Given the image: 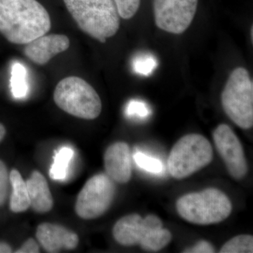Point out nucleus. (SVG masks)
<instances>
[{
	"label": "nucleus",
	"mask_w": 253,
	"mask_h": 253,
	"mask_svg": "<svg viewBox=\"0 0 253 253\" xmlns=\"http://www.w3.org/2000/svg\"><path fill=\"white\" fill-rule=\"evenodd\" d=\"M51 26L49 13L37 0H0V33L10 42L28 44Z\"/></svg>",
	"instance_id": "obj_1"
},
{
	"label": "nucleus",
	"mask_w": 253,
	"mask_h": 253,
	"mask_svg": "<svg viewBox=\"0 0 253 253\" xmlns=\"http://www.w3.org/2000/svg\"><path fill=\"white\" fill-rule=\"evenodd\" d=\"M82 31L101 42L117 33L120 16L114 0H63Z\"/></svg>",
	"instance_id": "obj_2"
},
{
	"label": "nucleus",
	"mask_w": 253,
	"mask_h": 253,
	"mask_svg": "<svg viewBox=\"0 0 253 253\" xmlns=\"http://www.w3.org/2000/svg\"><path fill=\"white\" fill-rule=\"evenodd\" d=\"M116 242L123 246L139 245L146 251L157 252L166 248L172 239V234L163 228L162 220L155 214L145 218L133 213L121 218L113 228Z\"/></svg>",
	"instance_id": "obj_3"
},
{
	"label": "nucleus",
	"mask_w": 253,
	"mask_h": 253,
	"mask_svg": "<svg viewBox=\"0 0 253 253\" xmlns=\"http://www.w3.org/2000/svg\"><path fill=\"white\" fill-rule=\"evenodd\" d=\"M178 214L184 220L198 225L218 224L232 212V204L224 192L208 188L184 195L176 201Z\"/></svg>",
	"instance_id": "obj_4"
},
{
	"label": "nucleus",
	"mask_w": 253,
	"mask_h": 253,
	"mask_svg": "<svg viewBox=\"0 0 253 253\" xmlns=\"http://www.w3.org/2000/svg\"><path fill=\"white\" fill-rule=\"evenodd\" d=\"M54 100L63 111L82 119L94 120L102 110L101 100L92 86L76 76L64 78L58 83Z\"/></svg>",
	"instance_id": "obj_5"
},
{
	"label": "nucleus",
	"mask_w": 253,
	"mask_h": 253,
	"mask_svg": "<svg viewBox=\"0 0 253 253\" xmlns=\"http://www.w3.org/2000/svg\"><path fill=\"white\" fill-rule=\"evenodd\" d=\"M212 158V146L207 138L199 134H187L171 150L168 169L174 179H185L208 166Z\"/></svg>",
	"instance_id": "obj_6"
},
{
	"label": "nucleus",
	"mask_w": 253,
	"mask_h": 253,
	"mask_svg": "<svg viewBox=\"0 0 253 253\" xmlns=\"http://www.w3.org/2000/svg\"><path fill=\"white\" fill-rule=\"evenodd\" d=\"M224 112L244 129L253 126V83L249 71L239 67L232 71L221 93Z\"/></svg>",
	"instance_id": "obj_7"
},
{
	"label": "nucleus",
	"mask_w": 253,
	"mask_h": 253,
	"mask_svg": "<svg viewBox=\"0 0 253 253\" xmlns=\"http://www.w3.org/2000/svg\"><path fill=\"white\" fill-rule=\"evenodd\" d=\"M115 196L114 181L106 174H96L86 181L80 191L75 211L82 219H96L109 209Z\"/></svg>",
	"instance_id": "obj_8"
},
{
	"label": "nucleus",
	"mask_w": 253,
	"mask_h": 253,
	"mask_svg": "<svg viewBox=\"0 0 253 253\" xmlns=\"http://www.w3.org/2000/svg\"><path fill=\"white\" fill-rule=\"evenodd\" d=\"M199 0H154V12L158 28L181 34L189 27L197 10Z\"/></svg>",
	"instance_id": "obj_9"
},
{
	"label": "nucleus",
	"mask_w": 253,
	"mask_h": 253,
	"mask_svg": "<svg viewBox=\"0 0 253 253\" xmlns=\"http://www.w3.org/2000/svg\"><path fill=\"white\" fill-rule=\"evenodd\" d=\"M217 152L222 158L228 172L234 179L240 180L249 171L244 147L232 129L226 124L218 126L212 133Z\"/></svg>",
	"instance_id": "obj_10"
},
{
	"label": "nucleus",
	"mask_w": 253,
	"mask_h": 253,
	"mask_svg": "<svg viewBox=\"0 0 253 253\" xmlns=\"http://www.w3.org/2000/svg\"><path fill=\"white\" fill-rule=\"evenodd\" d=\"M36 238L42 249L54 253L61 250L76 249L79 244L77 234L65 226L53 223H42L37 228Z\"/></svg>",
	"instance_id": "obj_11"
},
{
	"label": "nucleus",
	"mask_w": 253,
	"mask_h": 253,
	"mask_svg": "<svg viewBox=\"0 0 253 253\" xmlns=\"http://www.w3.org/2000/svg\"><path fill=\"white\" fill-rule=\"evenodd\" d=\"M105 170L113 181L129 182L131 177V155L129 145L123 141L113 143L105 151Z\"/></svg>",
	"instance_id": "obj_12"
},
{
	"label": "nucleus",
	"mask_w": 253,
	"mask_h": 253,
	"mask_svg": "<svg viewBox=\"0 0 253 253\" xmlns=\"http://www.w3.org/2000/svg\"><path fill=\"white\" fill-rule=\"evenodd\" d=\"M70 41L65 35H44L26 44L24 54L38 65L49 62L56 55L69 48Z\"/></svg>",
	"instance_id": "obj_13"
},
{
	"label": "nucleus",
	"mask_w": 253,
	"mask_h": 253,
	"mask_svg": "<svg viewBox=\"0 0 253 253\" xmlns=\"http://www.w3.org/2000/svg\"><path fill=\"white\" fill-rule=\"evenodd\" d=\"M26 182L33 211L38 213L51 211L54 206V200L44 176L38 171H33Z\"/></svg>",
	"instance_id": "obj_14"
},
{
	"label": "nucleus",
	"mask_w": 253,
	"mask_h": 253,
	"mask_svg": "<svg viewBox=\"0 0 253 253\" xmlns=\"http://www.w3.org/2000/svg\"><path fill=\"white\" fill-rule=\"evenodd\" d=\"M9 180L12 188L9 201L10 210L14 213L26 212L31 207L26 181L16 169L10 172Z\"/></svg>",
	"instance_id": "obj_15"
},
{
	"label": "nucleus",
	"mask_w": 253,
	"mask_h": 253,
	"mask_svg": "<svg viewBox=\"0 0 253 253\" xmlns=\"http://www.w3.org/2000/svg\"><path fill=\"white\" fill-rule=\"evenodd\" d=\"M74 156V151L68 146H63L54 157V163L49 169V176L54 180H63L68 174L70 163Z\"/></svg>",
	"instance_id": "obj_16"
},
{
	"label": "nucleus",
	"mask_w": 253,
	"mask_h": 253,
	"mask_svg": "<svg viewBox=\"0 0 253 253\" xmlns=\"http://www.w3.org/2000/svg\"><path fill=\"white\" fill-rule=\"evenodd\" d=\"M11 89L15 99L26 97L29 90L27 80V70L20 62H15L11 67Z\"/></svg>",
	"instance_id": "obj_17"
},
{
	"label": "nucleus",
	"mask_w": 253,
	"mask_h": 253,
	"mask_svg": "<svg viewBox=\"0 0 253 253\" xmlns=\"http://www.w3.org/2000/svg\"><path fill=\"white\" fill-rule=\"evenodd\" d=\"M220 253H252L253 237L248 234H241L228 241L221 247Z\"/></svg>",
	"instance_id": "obj_18"
},
{
	"label": "nucleus",
	"mask_w": 253,
	"mask_h": 253,
	"mask_svg": "<svg viewBox=\"0 0 253 253\" xmlns=\"http://www.w3.org/2000/svg\"><path fill=\"white\" fill-rule=\"evenodd\" d=\"M158 66V61L154 55L142 53L136 55L132 61V68L134 72L141 76H150Z\"/></svg>",
	"instance_id": "obj_19"
},
{
	"label": "nucleus",
	"mask_w": 253,
	"mask_h": 253,
	"mask_svg": "<svg viewBox=\"0 0 253 253\" xmlns=\"http://www.w3.org/2000/svg\"><path fill=\"white\" fill-rule=\"evenodd\" d=\"M133 159L138 167L152 174H159L163 172V165L160 160L151 157L144 153L137 151L133 155Z\"/></svg>",
	"instance_id": "obj_20"
},
{
	"label": "nucleus",
	"mask_w": 253,
	"mask_h": 253,
	"mask_svg": "<svg viewBox=\"0 0 253 253\" xmlns=\"http://www.w3.org/2000/svg\"><path fill=\"white\" fill-rule=\"evenodd\" d=\"M126 113L128 117L143 120L151 115V109L144 101L131 99L126 105Z\"/></svg>",
	"instance_id": "obj_21"
},
{
	"label": "nucleus",
	"mask_w": 253,
	"mask_h": 253,
	"mask_svg": "<svg viewBox=\"0 0 253 253\" xmlns=\"http://www.w3.org/2000/svg\"><path fill=\"white\" fill-rule=\"evenodd\" d=\"M118 14L124 19L132 18L137 12L141 0H114Z\"/></svg>",
	"instance_id": "obj_22"
},
{
	"label": "nucleus",
	"mask_w": 253,
	"mask_h": 253,
	"mask_svg": "<svg viewBox=\"0 0 253 253\" xmlns=\"http://www.w3.org/2000/svg\"><path fill=\"white\" fill-rule=\"evenodd\" d=\"M10 184L9 174L7 168L1 160H0V206H2L6 201Z\"/></svg>",
	"instance_id": "obj_23"
},
{
	"label": "nucleus",
	"mask_w": 253,
	"mask_h": 253,
	"mask_svg": "<svg viewBox=\"0 0 253 253\" xmlns=\"http://www.w3.org/2000/svg\"><path fill=\"white\" fill-rule=\"evenodd\" d=\"M184 253H215V249L211 243L207 241H200L193 247L186 249Z\"/></svg>",
	"instance_id": "obj_24"
},
{
	"label": "nucleus",
	"mask_w": 253,
	"mask_h": 253,
	"mask_svg": "<svg viewBox=\"0 0 253 253\" xmlns=\"http://www.w3.org/2000/svg\"><path fill=\"white\" fill-rule=\"evenodd\" d=\"M41 252L39 245L35 241V239H28L22 245L19 249L16 251V253H39Z\"/></svg>",
	"instance_id": "obj_25"
},
{
	"label": "nucleus",
	"mask_w": 253,
	"mask_h": 253,
	"mask_svg": "<svg viewBox=\"0 0 253 253\" xmlns=\"http://www.w3.org/2000/svg\"><path fill=\"white\" fill-rule=\"evenodd\" d=\"M12 253V249L9 244L4 242H0V253Z\"/></svg>",
	"instance_id": "obj_26"
},
{
	"label": "nucleus",
	"mask_w": 253,
	"mask_h": 253,
	"mask_svg": "<svg viewBox=\"0 0 253 253\" xmlns=\"http://www.w3.org/2000/svg\"><path fill=\"white\" fill-rule=\"evenodd\" d=\"M5 135H6V129L4 126L0 123V142L4 139Z\"/></svg>",
	"instance_id": "obj_27"
}]
</instances>
